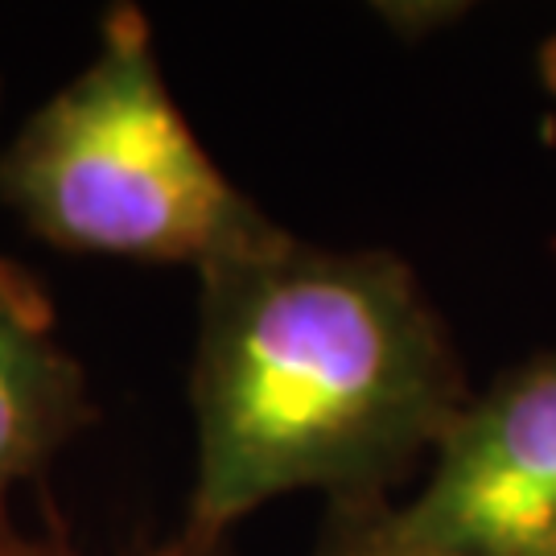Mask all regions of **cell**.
<instances>
[{"mask_svg": "<svg viewBox=\"0 0 556 556\" xmlns=\"http://www.w3.org/2000/svg\"><path fill=\"white\" fill-rule=\"evenodd\" d=\"M0 206L71 256L181 264L199 277L293 236L194 137L137 4L103 13L87 66L0 149Z\"/></svg>", "mask_w": 556, "mask_h": 556, "instance_id": "obj_2", "label": "cell"}, {"mask_svg": "<svg viewBox=\"0 0 556 556\" xmlns=\"http://www.w3.org/2000/svg\"><path fill=\"white\" fill-rule=\"evenodd\" d=\"M0 100H4V79H0Z\"/></svg>", "mask_w": 556, "mask_h": 556, "instance_id": "obj_9", "label": "cell"}, {"mask_svg": "<svg viewBox=\"0 0 556 556\" xmlns=\"http://www.w3.org/2000/svg\"><path fill=\"white\" fill-rule=\"evenodd\" d=\"M0 556H87L75 540L62 532L59 523L50 532H25L13 519L0 523ZM128 556H231L227 548H186L178 540H165L157 548H140Z\"/></svg>", "mask_w": 556, "mask_h": 556, "instance_id": "obj_7", "label": "cell"}, {"mask_svg": "<svg viewBox=\"0 0 556 556\" xmlns=\"http://www.w3.org/2000/svg\"><path fill=\"white\" fill-rule=\"evenodd\" d=\"M371 17L396 41L420 46V41L438 38L441 29L470 17V4H462V0H376Z\"/></svg>", "mask_w": 556, "mask_h": 556, "instance_id": "obj_6", "label": "cell"}, {"mask_svg": "<svg viewBox=\"0 0 556 556\" xmlns=\"http://www.w3.org/2000/svg\"><path fill=\"white\" fill-rule=\"evenodd\" d=\"M309 556H454L404 540L392 528V503H358L326 507L321 532Z\"/></svg>", "mask_w": 556, "mask_h": 556, "instance_id": "obj_5", "label": "cell"}, {"mask_svg": "<svg viewBox=\"0 0 556 556\" xmlns=\"http://www.w3.org/2000/svg\"><path fill=\"white\" fill-rule=\"evenodd\" d=\"M190 363L194 486L174 532L227 548L264 503H392L470 404L450 326L392 248L289 236L202 273Z\"/></svg>", "mask_w": 556, "mask_h": 556, "instance_id": "obj_1", "label": "cell"}, {"mask_svg": "<svg viewBox=\"0 0 556 556\" xmlns=\"http://www.w3.org/2000/svg\"><path fill=\"white\" fill-rule=\"evenodd\" d=\"M392 528L454 556H556V346L470 396Z\"/></svg>", "mask_w": 556, "mask_h": 556, "instance_id": "obj_3", "label": "cell"}, {"mask_svg": "<svg viewBox=\"0 0 556 556\" xmlns=\"http://www.w3.org/2000/svg\"><path fill=\"white\" fill-rule=\"evenodd\" d=\"M536 66H540V83L548 87L556 96V34L544 46H540V54H536Z\"/></svg>", "mask_w": 556, "mask_h": 556, "instance_id": "obj_8", "label": "cell"}, {"mask_svg": "<svg viewBox=\"0 0 556 556\" xmlns=\"http://www.w3.org/2000/svg\"><path fill=\"white\" fill-rule=\"evenodd\" d=\"M100 420L83 363L59 334L54 301L25 264L0 256V523L9 498Z\"/></svg>", "mask_w": 556, "mask_h": 556, "instance_id": "obj_4", "label": "cell"}]
</instances>
